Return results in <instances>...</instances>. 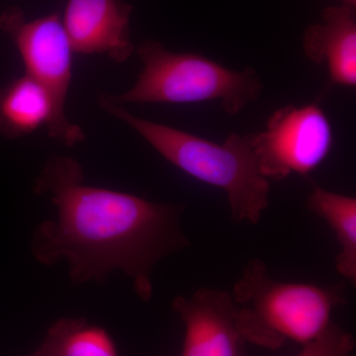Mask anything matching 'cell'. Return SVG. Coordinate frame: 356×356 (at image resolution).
<instances>
[{
  "instance_id": "1",
  "label": "cell",
  "mask_w": 356,
  "mask_h": 356,
  "mask_svg": "<svg viewBox=\"0 0 356 356\" xmlns=\"http://www.w3.org/2000/svg\"><path fill=\"white\" fill-rule=\"evenodd\" d=\"M34 192L50 198L57 216L35 229L32 254L44 266L65 259L76 284L102 283L120 270L147 302L156 264L189 247L180 221L184 206L86 185L83 166L70 156L49 158Z\"/></svg>"
},
{
  "instance_id": "2",
  "label": "cell",
  "mask_w": 356,
  "mask_h": 356,
  "mask_svg": "<svg viewBox=\"0 0 356 356\" xmlns=\"http://www.w3.org/2000/svg\"><path fill=\"white\" fill-rule=\"evenodd\" d=\"M98 104L139 134L168 163L226 193L235 222L257 225L269 205L270 181L257 165L250 135L231 134L222 144L146 120L122 105L98 97Z\"/></svg>"
},
{
  "instance_id": "3",
  "label": "cell",
  "mask_w": 356,
  "mask_h": 356,
  "mask_svg": "<svg viewBox=\"0 0 356 356\" xmlns=\"http://www.w3.org/2000/svg\"><path fill=\"white\" fill-rule=\"evenodd\" d=\"M231 296L245 341L273 350L287 341L310 343L332 324V312L346 302L343 284L277 281L261 259L248 262Z\"/></svg>"
},
{
  "instance_id": "4",
  "label": "cell",
  "mask_w": 356,
  "mask_h": 356,
  "mask_svg": "<svg viewBox=\"0 0 356 356\" xmlns=\"http://www.w3.org/2000/svg\"><path fill=\"white\" fill-rule=\"evenodd\" d=\"M136 51L143 65L137 81L121 95L100 98L117 105L218 100L225 112L236 115L261 95L262 83L254 70L228 69L198 54L170 51L156 41L143 42Z\"/></svg>"
},
{
  "instance_id": "5",
  "label": "cell",
  "mask_w": 356,
  "mask_h": 356,
  "mask_svg": "<svg viewBox=\"0 0 356 356\" xmlns=\"http://www.w3.org/2000/svg\"><path fill=\"white\" fill-rule=\"evenodd\" d=\"M0 29L20 54L25 74L50 96L53 116L46 128L49 137L67 147L83 143L86 133L70 120L65 110L74 51L60 16L48 14L29 20L20 8L11 7L0 15Z\"/></svg>"
},
{
  "instance_id": "6",
  "label": "cell",
  "mask_w": 356,
  "mask_h": 356,
  "mask_svg": "<svg viewBox=\"0 0 356 356\" xmlns=\"http://www.w3.org/2000/svg\"><path fill=\"white\" fill-rule=\"evenodd\" d=\"M257 165L269 181L308 177L331 153V121L318 103L276 110L264 132L250 135Z\"/></svg>"
},
{
  "instance_id": "7",
  "label": "cell",
  "mask_w": 356,
  "mask_h": 356,
  "mask_svg": "<svg viewBox=\"0 0 356 356\" xmlns=\"http://www.w3.org/2000/svg\"><path fill=\"white\" fill-rule=\"evenodd\" d=\"M172 310L184 325L181 356H248L231 292L200 288L177 296Z\"/></svg>"
},
{
  "instance_id": "8",
  "label": "cell",
  "mask_w": 356,
  "mask_h": 356,
  "mask_svg": "<svg viewBox=\"0 0 356 356\" xmlns=\"http://www.w3.org/2000/svg\"><path fill=\"white\" fill-rule=\"evenodd\" d=\"M132 13V4L126 0H67L63 23L74 54L125 63L136 51Z\"/></svg>"
},
{
  "instance_id": "9",
  "label": "cell",
  "mask_w": 356,
  "mask_h": 356,
  "mask_svg": "<svg viewBox=\"0 0 356 356\" xmlns=\"http://www.w3.org/2000/svg\"><path fill=\"white\" fill-rule=\"evenodd\" d=\"M306 57L325 65L332 84L355 88L356 14L355 7H325L321 21L307 28L303 36Z\"/></svg>"
},
{
  "instance_id": "10",
  "label": "cell",
  "mask_w": 356,
  "mask_h": 356,
  "mask_svg": "<svg viewBox=\"0 0 356 356\" xmlns=\"http://www.w3.org/2000/svg\"><path fill=\"white\" fill-rule=\"evenodd\" d=\"M53 116L48 92L28 74L0 86V136L18 139L46 127Z\"/></svg>"
},
{
  "instance_id": "11",
  "label": "cell",
  "mask_w": 356,
  "mask_h": 356,
  "mask_svg": "<svg viewBox=\"0 0 356 356\" xmlns=\"http://www.w3.org/2000/svg\"><path fill=\"white\" fill-rule=\"evenodd\" d=\"M307 207L324 219L336 235L339 252L336 257L337 273L356 284V199L325 191L312 189Z\"/></svg>"
},
{
  "instance_id": "12",
  "label": "cell",
  "mask_w": 356,
  "mask_h": 356,
  "mask_svg": "<svg viewBox=\"0 0 356 356\" xmlns=\"http://www.w3.org/2000/svg\"><path fill=\"white\" fill-rule=\"evenodd\" d=\"M38 350L46 356H120L111 334L83 318L54 323Z\"/></svg>"
},
{
  "instance_id": "13",
  "label": "cell",
  "mask_w": 356,
  "mask_h": 356,
  "mask_svg": "<svg viewBox=\"0 0 356 356\" xmlns=\"http://www.w3.org/2000/svg\"><path fill=\"white\" fill-rule=\"evenodd\" d=\"M355 337L332 323L322 334L304 344L297 356H355Z\"/></svg>"
},
{
  "instance_id": "14",
  "label": "cell",
  "mask_w": 356,
  "mask_h": 356,
  "mask_svg": "<svg viewBox=\"0 0 356 356\" xmlns=\"http://www.w3.org/2000/svg\"><path fill=\"white\" fill-rule=\"evenodd\" d=\"M341 4H344V6L356 7V0H341Z\"/></svg>"
},
{
  "instance_id": "15",
  "label": "cell",
  "mask_w": 356,
  "mask_h": 356,
  "mask_svg": "<svg viewBox=\"0 0 356 356\" xmlns=\"http://www.w3.org/2000/svg\"><path fill=\"white\" fill-rule=\"evenodd\" d=\"M27 356H46L43 355V353H41L39 350H37L35 351V353H33L32 355H27Z\"/></svg>"
}]
</instances>
